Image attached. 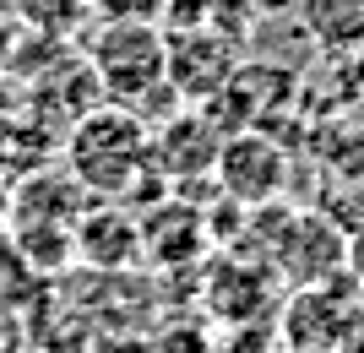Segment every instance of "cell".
I'll return each instance as SVG.
<instances>
[{
	"mask_svg": "<svg viewBox=\"0 0 364 353\" xmlns=\"http://www.w3.org/2000/svg\"><path fill=\"white\" fill-rule=\"evenodd\" d=\"M98 92L120 109L147 114L158 98H180L168 87V38L158 22H98L87 44Z\"/></svg>",
	"mask_w": 364,
	"mask_h": 353,
	"instance_id": "1",
	"label": "cell"
},
{
	"mask_svg": "<svg viewBox=\"0 0 364 353\" xmlns=\"http://www.w3.org/2000/svg\"><path fill=\"white\" fill-rule=\"evenodd\" d=\"M147 163V125L136 109H92L71 136V169L98 196H120L136 185V169Z\"/></svg>",
	"mask_w": 364,
	"mask_h": 353,
	"instance_id": "2",
	"label": "cell"
},
{
	"mask_svg": "<svg viewBox=\"0 0 364 353\" xmlns=\"http://www.w3.org/2000/svg\"><path fill=\"white\" fill-rule=\"evenodd\" d=\"M359 321H364V293H359V277L343 266V272L321 277V283H304V288H294L289 299H283L277 348L332 353Z\"/></svg>",
	"mask_w": 364,
	"mask_h": 353,
	"instance_id": "3",
	"label": "cell"
},
{
	"mask_svg": "<svg viewBox=\"0 0 364 353\" xmlns=\"http://www.w3.org/2000/svg\"><path fill=\"white\" fill-rule=\"evenodd\" d=\"M267 261L272 272L289 283V288H304V283H321L348 266V239L326 223L321 212H277V234L267 245Z\"/></svg>",
	"mask_w": 364,
	"mask_h": 353,
	"instance_id": "4",
	"label": "cell"
},
{
	"mask_svg": "<svg viewBox=\"0 0 364 353\" xmlns=\"http://www.w3.org/2000/svg\"><path fill=\"white\" fill-rule=\"evenodd\" d=\"M213 174H218V185H223V196L250 212V207H267V201L283 196V185H289V158H283L277 141L256 136V131H240V136H228L223 147H218Z\"/></svg>",
	"mask_w": 364,
	"mask_h": 353,
	"instance_id": "5",
	"label": "cell"
},
{
	"mask_svg": "<svg viewBox=\"0 0 364 353\" xmlns=\"http://www.w3.org/2000/svg\"><path fill=\"white\" fill-rule=\"evenodd\" d=\"M168 38V87L180 98H207L234 77V49L213 28H180Z\"/></svg>",
	"mask_w": 364,
	"mask_h": 353,
	"instance_id": "6",
	"label": "cell"
},
{
	"mask_svg": "<svg viewBox=\"0 0 364 353\" xmlns=\"http://www.w3.org/2000/svg\"><path fill=\"white\" fill-rule=\"evenodd\" d=\"M76 245H82V256H87V261L120 266V261H131V256H136L141 229H136L125 212H92V217H82V223H76Z\"/></svg>",
	"mask_w": 364,
	"mask_h": 353,
	"instance_id": "7",
	"label": "cell"
},
{
	"mask_svg": "<svg viewBox=\"0 0 364 353\" xmlns=\"http://www.w3.org/2000/svg\"><path fill=\"white\" fill-rule=\"evenodd\" d=\"M22 28L49 33V38H71L82 22H92V0H11Z\"/></svg>",
	"mask_w": 364,
	"mask_h": 353,
	"instance_id": "8",
	"label": "cell"
},
{
	"mask_svg": "<svg viewBox=\"0 0 364 353\" xmlns=\"http://www.w3.org/2000/svg\"><path fill=\"white\" fill-rule=\"evenodd\" d=\"M168 0H92V22H158L164 28Z\"/></svg>",
	"mask_w": 364,
	"mask_h": 353,
	"instance_id": "9",
	"label": "cell"
},
{
	"mask_svg": "<svg viewBox=\"0 0 364 353\" xmlns=\"http://www.w3.org/2000/svg\"><path fill=\"white\" fill-rule=\"evenodd\" d=\"M332 353H364V321L353 326V332H348V337H343V342H337Z\"/></svg>",
	"mask_w": 364,
	"mask_h": 353,
	"instance_id": "10",
	"label": "cell"
},
{
	"mask_svg": "<svg viewBox=\"0 0 364 353\" xmlns=\"http://www.w3.org/2000/svg\"><path fill=\"white\" fill-rule=\"evenodd\" d=\"M277 353H299V348H277Z\"/></svg>",
	"mask_w": 364,
	"mask_h": 353,
	"instance_id": "11",
	"label": "cell"
},
{
	"mask_svg": "<svg viewBox=\"0 0 364 353\" xmlns=\"http://www.w3.org/2000/svg\"><path fill=\"white\" fill-rule=\"evenodd\" d=\"M359 293H364V277H359Z\"/></svg>",
	"mask_w": 364,
	"mask_h": 353,
	"instance_id": "12",
	"label": "cell"
}]
</instances>
